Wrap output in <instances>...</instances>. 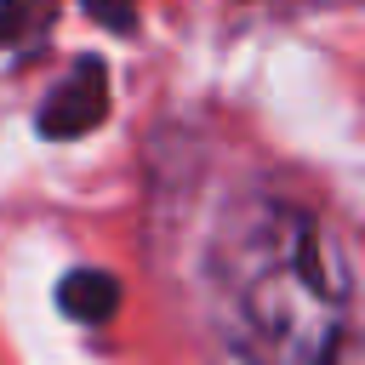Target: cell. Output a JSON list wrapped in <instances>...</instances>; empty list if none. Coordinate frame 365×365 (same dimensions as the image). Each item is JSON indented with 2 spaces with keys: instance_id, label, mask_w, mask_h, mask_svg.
Segmentation results:
<instances>
[{
  "instance_id": "cell-4",
  "label": "cell",
  "mask_w": 365,
  "mask_h": 365,
  "mask_svg": "<svg viewBox=\"0 0 365 365\" xmlns=\"http://www.w3.org/2000/svg\"><path fill=\"white\" fill-rule=\"evenodd\" d=\"M86 11H91L108 34H131V29H137V0H86Z\"/></svg>"
},
{
  "instance_id": "cell-1",
  "label": "cell",
  "mask_w": 365,
  "mask_h": 365,
  "mask_svg": "<svg viewBox=\"0 0 365 365\" xmlns=\"http://www.w3.org/2000/svg\"><path fill=\"white\" fill-rule=\"evenodd\" d=\"M211 297L240 365H336L348 342V251L291 200L251 194L217 228Z\"/></svg>"
},
{
  "instance_id": "cell-2",
  "label": "cell",
  "mask_w": 365,
  "mask_h": 365,
  "mask_svg": "<svg viewBox=\"0 0 365 365\" xmlns=\"http://www.w3.org/2000/svg\"><path fill=\"white\" fill-rule=\"evenodd\" d=\"M103 120H108V68H103L97 57H80V63L68 68V80L40 103L34 131L51 137V143H74V137H86V131L103 125Z\"/></svg>"
},
{
  "instance_id": "cell-5",
  "label": "cell",
  "mask_w": 365,
  "mask_h": 365,
  "mask_svg": "<svg viewBox=\"0 0 365 365\" xmlns=\"http://www.w3.org/2000/svg\"><path fill=\"white\" fill-rule=\"evenodd\" d=\"M34 17H40V6H34V0H0V46L23 40V34L34 29Z\"/></svg>"
},
{
  "instance_id": "cell-3",
  "label": "cell",
  "mask_w": 365,
  "mask_h": 365,
  "mask_svg": "<svg viewBox=\"0 0 365 365\" xmlns=\"http://www.w3.org/2000/svg\"><path fill=\"white\" fill-rule=\"evenodd\" d=\"M57 308H63L68 319H80V325H103V319H114V308H120V279L103 274V268H74V274H63V285H57Z\"/></svg>"
}]
</instances>
